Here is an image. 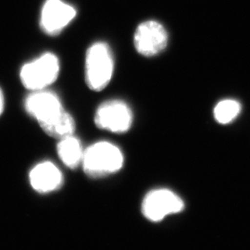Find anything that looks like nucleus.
Here are the masks:
<instances>
[{
    "mask_svg": "<svg viewBox=\"0 0 250 250\" xmlns=\"http://www.w3.org/2000/svg\"><path fill=\"white\" fill-rule=\"evenodd\" d=\"M77 10L62 0H45L40 15V27L45 35L57 36L76 17Z\"/></svg>",
    "mask_w": 250,
    "mask_h": 250,
    "instance_id": "8",
    "label": "nucleus"
},
{
    "mask_svg": "<svg viewBox=\"0 0 250 250\" xmlns=\"http://www.w3.org/2000/svg\"><path fill=\"white\" fill-rule=\"evenodd\" d=\"M30 184L36 192L47 194L61 188L62 174L58 167L50 161L37 164L30 172Z\"/></svg>",
    "mask_w": 250,
    "mask_h": 250,
    "instance_id": "9",
    "label": "nucleus"
},
{
    "mask_svg": "<svg viewBox=\"0 0 250 250\" xmlns=\"http://www.w3.org/2000/svg\"><path fill=\"white\" fill-rule=\"evenodd\" d=\"M60 71L59 58L51 52H45L21 67L20 79L22 85L32 92L44 90L58 79Z\"/></svg>",
    "mask_w": 250,
    "mask_h": 250,
    "instance_id": "3",
    "label": "nucleus"
},
{
    "mask_svg": "<svg viewBox=\"0 0 250 250\" xmlns=\"http://www.w3.org/2000/svg\"><path fill=\"white\" fill-rule=\"evenodd\" d=\"M27 113L41 127L58 119L65 110L60 98L50 91H33L24 101Z\"/></svg>",
    "mask_w": 250,
    "mask_h": 250,
    "instance_id": "5",
    "label": "nucleus"
},
{
    "mask_svg": "<svg viewBox=\"0 0 250 250\" xmlns=\"http://www.w3.org/2000/svg\"><path fill=\"white\" fill-rule=\"evenodd\" d=\"M95 124L99 129L115 134L127 132L133 124V112L122 100H108L97 109Z\"/></svg>",
    "mask_w": 250,
    "mask_h": 250,
    "instance_id": "4",
    "label": "nucleus"
},
{
    "mask_svg": "<svg viewBox=\"0 0 250 250\" xmlns=\"http://www.w3.org/2000/svg\"><path fill=\"white\" fill-rule=\"evenodd\" d=\"M4 107H5V98H4V94H3L2 90L0 88V116L2 115V113L4 111Z\"/></svg>",
    "mask_w": 250,
    "mask_h": 250,
    "instance_id": "13",
    "label": "nucleus"
},
{
    "mask_svg": "<svg viewBox=\"0 0 250 250\" xmlns=\"http://www.w3.org/2000/svg\"><path fill=\"white\" fill-rule=\"evenodd\" d=\"M184 207V201L176 194L167 189H158L144 198L142 211L147 220L157 223L169 215L181 212Z\"/></svg>",
    "mask_w": 250,
    "mask_h": 250,
    "instance_id": "6",
    "label": "nucleus"
},
{
    "mask_svg": "<svg viewBox=\"0 0 250 250\" xmlns=\"http://www.w3.org/2000/svg\"><path fill=\"white\" fill-rule=\"evenodd\" d=\"M57 151L63 163L71 169L77 168L83 162L84 150L80 140L73 134L60 139Z\"/></svg>",
    "mask_w": 250,
    "mask_h": 250,
    "instance_id": "10",
    "label": "nucleus"
},
{
    "mask_svg": "<svg viewBox=\"0 0 250 250\" xmlns=\"http://www.w3.org/2000/svg\"><path fill=\"white\" fill-rule=\"evenodd\" d=\"M168 33L159 21H146L140 23L134 32L136 51L145 57H153L162 52L168 45Z\"/></svg>",
    "mask_w": 250,
    "mask_h": 250,
    "instance_id": "7",
    "label": "nucleus"
},
{
    "mask_svg": "<svg viewBox=\"0 0 250 250\" xmlns=\"http://www.w3.org/2000/svg\"><path fill=\"white\" fill-rule=\"evenodd\" d=\"M241 105L234 99H224L214 107L215 120L221 125H227L239 115Z\"/></svg>",
    "mask_w": 250,
    "mask_h": 250,
    "instance_id": "12",
    "label": "nucleus"
},
{
    "mask_svg": "<svg viewBox=\"0 0 250 250\" xmlns=\"http://www.w3.org/2000/svg\"><path fill=\"white\" fill-rule=\"evenodd\" d=\"M82 164L88 176L98 178L121 170L124 156L118 146L102 141L92 145L84 150Z\"/></svg>",
    "mask_w": 250,
    "mask_h": 250,
    "instance_id": "2",
    "label": "nucleus"
},
{
    "mask_svg": "<svg viewBox=\"0 0 250 250\" xmlns=\"http://www.w3.org/2000/svg\"><path fill=\"white\" fill-rule=\"evenodd\" d=\"M41 128L47 135L62 139L73 134L75 131V122L72 115L64 110L62 114L58 119Z\"/></svg>",
    "mask_w": 250,
    "mask_h": 250,
    "instance_id": "11",
    "label": "nucleus"
},
{
    "mask_svg": "<svg viewBox=\"0 0 250 250\" xmlns=\"http://www.w3.org/2000/svg\"><path fill=\"white\" fill-rule=\"evenodd\" d=\"M114 72L113 54L107 44L98 42L90 46L85 55V83L89 89L102 91L111 81Z\"/></svg>",
    "mask_w": 250,
    "mask_h": 250,
    "instance_id": "1",
    "label": "nucleus"
}]
</instances>
